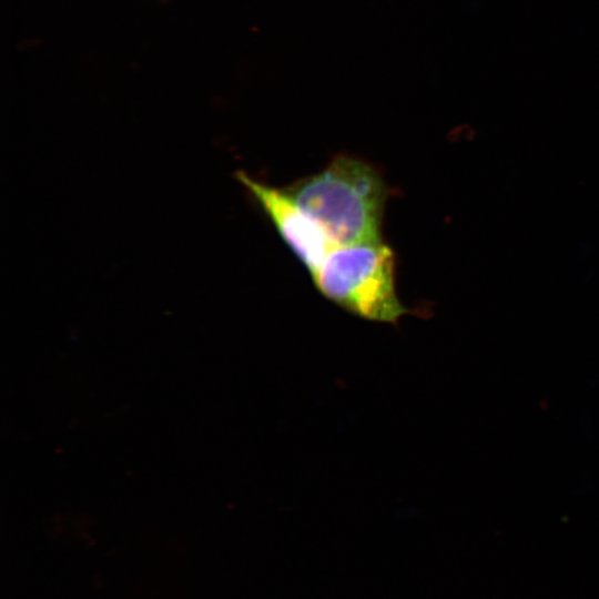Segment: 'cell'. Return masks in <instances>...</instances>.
Masks as SVG:
<instances>
[{
    "label": "cell",
    "mask_w": 599,
    "mask_h": 599,
    "mask_svg": "<svg viewBox=\"0 0 599 599\" xmlns=\"http://www.w3.org/2000/svg\"><path fill=\"white\" fill-rule=\"evenodd\" d=\"M318 292L346 312L396 325L410 314L395 286V254L384 242L335 246L312 277Z\"/></svg>",
    "instance_id": "cell-2"
},
{
    "label": "cell",
    "mask_w": 599,
    "mask_h": 599,
    "mask_svg": "<svg viewBox=\"0 0 599 599\" xmlns=\"http://www.w3.org/2000/svg\"><path fill=\"white\" fill-rule=\"evenodd\" d=\"M235 177L313 277L335 247L334 243L283 189L256 181L243 171H237Z\"/></svg>",
    "instance_id": "cell-3"
},
{
    "label": "cell",
    "mask_w": 599,
    "mask_h": 599,
    "mask_svg": "<svg viewBox=\"0 0 599 599\" xmlns=\"http://www.w3.org/2000/svg\"><path fill=\"white\" fill-rule=\"evenodd\" d=\"M282 189L335 246L383 242L389 190L373 164L339 154L321 171Z\"/></svg>",
    "instance_id": "cell-1"
}]
</instances>
